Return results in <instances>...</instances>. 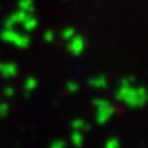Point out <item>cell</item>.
I'll use <instances>...</instances> for the list:
<instances>
[{
	"instance_id": "cell-1",
	"label": "cell",
	"mask_w": 148,
	"mask_h": 148,
	"mask_svg": "<svg viewBox=\"0 0 148 148\" xmlns=\"http://www.w3.org/2000/svg\"><path fill=\"white\" fill-rule=\"evenodd\" d=\"M116 97L130 107H141L148 101V92L144 88L134 86L133 79L127 77L122 79L119 89L116 90Z\"/></svg>"
},
{
	"instance_id": "cell-2",
	"label": "cell",
	"mask_w": 148,
	"mask_h": 148,
	"mask_svg": "<svg viewBox=\"0 0 148 148\" xmlns=\"http://www.w3.org/2000/svg\"><path fill=\"white\" fill-rule=\"evenodd\" d=\"M96 106V119L99 123H104L111 118L112 112H114V107L104 99H97L95 100Z\"/></svg>"
},
{
	"instance_id": "cell-3",
	"label": "cell",
	"mask_w": 148,
	"mask_h": 148,
	"mask_svg": "<svg viewBox=\"0 0 148 148\" xmlns=\"http://www.w3.org/2000/svg\"><path fill=\"white\" fill-rule=\"evenodd\" d=\"M67 48H69V51L73 53V55H75V56H77V55H79V53H81L85 49V41H84V38H81L79 36H73L69 40Z\"/></svg>"
},
{
	"instance_id": "cell-4",
	"label": "cell",
	"mask_w": 148,
	"mask_h": 148,
	"mask_svg": "<svg viewBox=\"0 0 148 148\" xmlns=\"http://www.w3.org/2000/svg\"><path fill=\"white\" fill-rule=\"evenodd\" d=\"M16 71H18V69H16L15 64H12V63L0 64V73L3 74V75H5V77H11V75L16 74Z\"/></svg>"
},
{
	"instance_id": "cell-5",
	"label": "cell",
	"mask_w": 148,
	"mask_h": 148,
	"mask_svg": "<svg viewBox=\"0 0 148 148\" xmlns=\"http://www.w3.org/2000/svg\"><path fill=\"white\" fill-rule=\"evenodd\" d=\"M89 85L92 86V88L103 89V88H106L107 86V79H106V77H103V75H100V77H95V78H92L89 81Z\"/></svg>"
},
{
	"instance_id": "cell-6",
	"label": "cell",
	"mask_w": 148,
	"mask_h": 148,
	"mask_svg": "<svg viewBox=\"0 0 148 148\" xmlns=\"http://www.w3.org/2000/svg\"><path fill=\"white\" fill-rule=\"evenodd\" d=\"M84 132H79V130H73V133H71V136H70V140H71V143L74 144V145H81L82 144V141H84V134H82Z\"/></svg>"
},
{
	"instance_id": "cell-7",
	"label": "cell",
	"mask_w": 148,
	"mask_h": 148,
	"mask_svg": "<svg viewBox=\"0 0 148 148\" xmlns=\"http://www.w3.org/2000/svg\"><path fill=\"white\" fill-rule=\"evenodd\" d=\"M71 127L73 130H79V132H85L88 129V123L84 121V119H75V121L71 123Z\"/></svg>"
},
{
	"instance_id": "cell-8",
	"label": "cell",
	"mask_w": 148,
	"mask_h": 148,
	"mask_svg": "<svg viewBox=\"0 0 148 148\" xmlns=\"http://www.w3.org/2000/svg\"><path fill=\"white\" fill-rule=\"evenodd\" d=\"M36 86H37V81L33 78V77H29V78L25 81V89L29 90V92H30V90H33Z\"/></svg>"
},
{
	"instance_id": "cell-9",
	"label": "cell",
	"mask_w": 148,
	"mask_h": 148,
	"mask_svg": "<svg viewBox=\"0 0 148 148\" xmlns=\"http://www.w3.org/2000/svg\"><path fill=\"white\" fill-rule=\"evenodd\" d=\"M104 148H119V141L116 138H110V140H107Z\"/></svg>"
},
{
	"instance_id": "cell-10",
	"label": "cell",
	"mask_w": 148,
	"mask_h": 148,
	"mask_svg": "<svg viewBox=\"0 0 148 148\" xmlns=\"http://www.w3.org/2000/svg\"><path fill=\"white\" fill-rule=\"evenodd\" d=\"M49 148H66V144L64 141H55L49 145Z\"/></svg>"
},
{
	"instance_id": "cell-11",
	"label": "cell",
	"mask_w": 148,
	"mask_h": 148,
	"mask_svg": "<svg viewBox=\"0 0 148 148\" xmlns=\"http://www.w3.org/2000/svg\"><path fill=\"white\" fill-rule=\"evenodd\" d=\"M62 36H63L66 40H70V38L74 36V32H73V30H70V29H67V30H64V32H63V34H62Z\"/></svg>"
},
{
	"instance_id": "cell-12",
	"label": "cell",
	"mask_w": 148,
	"mask_h": 148,
	"mask_svg": "<svg viewBox=\"0 0 148 148\" xmlns=\"http://www.w3.org/2000/svg\"><path fill=\"white\" fill-rule=\"evenodd\" d=\"M67 89L71 90V92H75V90L78 89V84H75V82H69V84H67Z\"/></svg>"
}]
</instances>
